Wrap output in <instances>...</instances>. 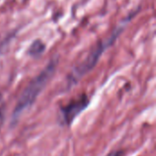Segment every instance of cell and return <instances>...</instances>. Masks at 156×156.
<instances>
[{
  "instance_id": "cell-1",
  "label": "cell",
  "mask_w": 156,
  "mask_h": 156,
  "mask_svg": "<svg viewBox=\"0 0 156 156\" xmlns=\"http://www.w3.org/2000/svg\"><path fill=\"white\" fill-rule=\"evenodd\" d=\"M58 59H52L48 65H46V67L40 71V73L33 78L26 86V88L19 95L13 112V117L15 120L17 119L25 111H27L33 105L38 95L43 91V90L52 79L56 71Z\"/></svg>"
},
{
  "instance_id": "cell-6",
  "label": "cell",
  "mask_w": 156,
  "mask_h": 156,
  "mask_svg": "<svg viewBox=\"0 0 156 156\" xmlns=\"http://www.w3.org/2000/svg\"><path fill=\"white\" fill-rule=\"evenodd\" d=\"M124 152L122 151H114V152H112L110 153L107 156H124Z\"/></svg>"
},
{
  "instance_id": "cell-4",
  "label": "cell",
  "mask_w": 156,
  "mask_h": 156,
  "mask_svg": "<svg viewBox=\"0 0 156 156\" xmlns=\"http://www.w3.org/2000/svg\"><path fill=\"white\" fill-rule=\"evenodd\" d=\"M46 48V45L45 43H43L41 40L37 39V40H35L29 47L28 48V54L31 56V57H34V58H37L38 56H41L44 52Z\"/></svg>"
},
{
  "instance_id": "cell-5",
  "label": "cell",
  "mask_w": 156,
  "mask_h": 156,
  "mask_svg": "<svg viewBox=\"0 0 156 156\" xmlns=\"http://www.w3.org/2000/svg\"><path fill=\"white\" fill-rule=\"evenodd\" d=\"M5 106L3 96L0 93V126L2 125L5 119Z\"/></svg>"
},
{
  "instance_id": "cell-2",
  "label": "cell",
  "mask_w": 156,
  "mask_h": 156,
  "mask_svg": "<svg viewBox=\"0 0 156 156\" xmlns=\"http://www.w3.org/2000/svg\"><path fill=\"white\" fill-rule=\"evenodd\" d=\"M122 27H121L120 28H118L113 35L110 36V37L104 39L103 41L100 42L96 47H94L92 48V50L90 52V54L85 58V59L80 63L71 72L69 79V84H74L77 81H79L83 76H85L89 71H90L95 65L97 64L99 58H101V56L102 55V53L104 52V50L110 47L117 38V37L119 36V34L122 32Z\"/></svg>"
},
{
  "instance_id": "cell-3",
  "label": "cell",
  "mask_w": 156,
  "mask_h": 156,
  "mask_svg": "<svg viewBox=\"0 0 156 156\" xmlns=\"http://www.w3.org/2000/svg\"><path fill=\"white\" fill-rule=\"evenodd\" d=\"M89 103V98L86 95H81L80 98L61 107L59 111V121L61 124L66 126L71 125L75 119L88 107Z\"/></svg>"
}]
</instances>
